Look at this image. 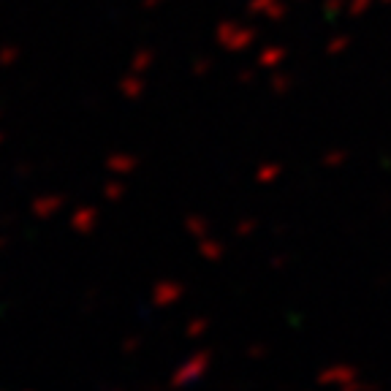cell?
<instances>
[{"label":"cell","instance_id":"28","mask_svg":"<svg viewBox=\"0 0 391 391\" xmlns=\"http://www.w3.org/2000/svg\"><path fill=\"white\" fill-rule=\"evenodd\" d=\"M14 223V215H0V226H11Z\"/></svg>","mask_w":391,"mask_h":391},{"label":"cell","instance_id":"18","mask_svg":"<svg viewBox=\"0 0 391 391\" xmlns=\"http://www.w3.org/2000/svg\"><path fill=\"white\" fill-rule=\"evenodd\" d=\"M370 6H373V0H348L346 9H348V14L350 16H361L367 9H370Z\"/></svg>","mask_w":391,"mask_h":391},{"label":"cell","instance_id":"22","mask_svg":"<svg viewBox=\"0 0 391 391\" xmlns=\"http://www.w3.org/2000/svg\"><path fill=\"white\" fill-rule=\"evenodd\" d=\"M346 158H348V152L334 150V152H331V155H326V158H323V164H326V166H337V164H343Z\"/></svg>","mask_w":391,"mask_h":391},{"label":"cell","instance_id":"31","mask_svg":"<svg viewBox=\"0 0 391 391\" xmlns=\"http://www.w3.org/2000/svg\"><path fill=\"white\" fill-rule=\"evenodd\" d=\"M9 247V237L6 234H0V250H6Z\"/></svg>","mask_w":391,"mask_h":391},{"label":"cell","instance_id":"3","mask_svg":"<svg viewBox=\"0 0 391 391\" xmlns=\"http://www.w3.org/2000/svg\"><path fill=\"white\" fill-rule=\"evenodd\" d=\"M318 383L321 386H340L346 391H353V389H367V383L356 380V370L353 367H329L318 375Z\"/></svg>","mask_w":391,"mask_h":391},{"label":"cell","instance_id":"16","mask_svg":"<svg viewBox=\"0 0 391 391\" xmlns=\"http://www.w3.org/2000/svg\"><path fill=\"white\" fill-rule=\"evenodd\" d=\"M280 171H283V166L280 164H267V166H261V168H258V180L261 182H272V180H277V177H280Z\"/></svg>","mask_w":391,"mask_h":391},{"label":"cell","instance_id":"24","mask_svg":"<svg viewBox=\"0 0 391 391\" xmlns=\"http://www.w3.org/2000/svg\"><path fill=\"white\" fill-rule=\"evenodd\" d=\"M253 228H256V220H242V223L234 228V231H237V237H247Z\"/></svg>","mask_w":391,"mask_h":391},{"label":"cell","instance_id":"7","mask_svg":"<svg viewBox=\"0 0 391 391\" xmlns=\"http://www.w3.org/2000/svg\"><path fill=\"white\" fill-rule=\"evenodd\" d=\"M247 11L250 14H264L267 19H280V16L286 14V6L280 0H250Z\"/></svg>","mask_w":391,"mask_h":391},{"label":"cell","instance_id":"13","mask_svg":"<svg viewBox=\"0 0 391 391\" xmlns=\"http://www.w3.org/2000/svg\"><path fill=\"white\" fill-rule=\"evenodd\" d=\"M283 58H286V49H283V46H269V49H264V52L258 55V63L272 68V65H277Z\"/></svg>","mask_w":391,"mask_h":391},{"label":"cell","instance_id":"9","mask_svg":"<svg viewBox=\"0 0 391 391\" xmlns=\"http://www.w3.org/2000/svg\"><path fill=\"white\" fill-rule=\"evenodd\" d=\"M144 79L136 74V71H131V74H125L120 79V92L125 95V98H131V101H136V98H141L144 95Z\"/></svg>","mask_w":391,"mask_h":391},{"label":"cell","instance_id":"11","mask_svg":"<svg viewBox=\"0 0 391 391\" xmlns=\"http://www.w3.org/2000/svg\"><path fill=\"white\" fill-rule=\"evenodd\" d=\"M152 60H155V52L147 49V46H141V49L134 55V60H131V71H136V74H144V71L152 65Z\"/></svg>","mask_w":391,"mask_h":391},{"label":"cell","instance_id":"33","mask_svg":"<svg viewBox=\"0 0 391 391\" xmlns=\"http://www.w3.org/2000/svg\"><path fill=\"white\" fill-rule=\"evenodd\" d=\"M383 3H391V0H383Z\"/></svg>","mask_w":391,"mask_h":391},{"label":"cell","instance_id":"30","mask_svg":"<svg viewBox=\"0 0 391 391\" xmlns=\"http://www.w3.org/2000/svg\"><path fill=\"white\" fill-rule=\"evenodd\" d=\"M240 82H245V85H250V82H253V74H250V71H245V74H240Z\"/></svg>","mask_w":391,"mask_h":391},{"label":"cell","instance_id":"6","mask_svg":"<svg viewBox=\"0 0 391 391\" xmlns=\"http://www.w3.org/2000/svg\"><path fill=\"white\" fill-rule=\"evenodd\" d=\"M95 223H98V210H95V207H79V210L71 215V231L82 234V237L92 234Z\"/></svg>","mask_w":391,"mask_h":391},{"label":"cell","instance_id":"12","mask_svg":"<svg viewBox=\"0 0 391 391\" xmlns=\"http://www.w3.org/2000/svg\"><path fill=\"white\" fill-rule=\"evenodd\" d=\"M185 228L193 234L196 240H204V237L210 234V223H207L204 218H198V215H191V218L185 220Z\"/></svg>","mask_w":391,"mask_h":391},{"label":"cell","instance_id":"8","mask_svg":"<svg viewBox=\"0 0 391 391\" xmlns=\"http://www.w3.org/2000/svg\"><path fill=\"white\" fill-rule=\"evenodd\" d=\"M139 161H136L131 152H114V155H109L106 158V168L112 171V174H131Z\"/></svg>","mask_w":391,"mask_h":391},{"label":"cell","instance_id":"10","mask_svg":"<svg viewBox=\"0 0 391 391\" xmlns=\"http://www.w3.org/2000/svg\"><path fill=\"white\" fill-rule=\"evenodd\" d=\"M198 253L207 258V261H220V256H223V245L218 240L204 237V240H198Z\"/></svg>","mask_w":391,"mask_h":391},{"label":"cell","instance_id":"27","mask_svg":"<svg viewBox=\"0 0 391 391\" xmlns=\"http://www.w3.org/2000/svg\"><path fill=\"white\" fill-rule=\"evenodd\" d=\"M161 3H164V0H141V6H144V9H158Z\"/></svg>","mask_w":391,"mask_h":391},{"label":"cell","instance_id":"4","mask_svg":"<svg viewBox=\"0 0 391 391\" xmlns=\"http://www.w3.org/2000/svg\"><path fill=\"white\" fill-rule=\"evenodd\" d=\"M182 294H185L182 283H177V280H161L158 286L152 288V301H155V307H168V304H177L182 299Z\"/></svg>","mask_w":391,"mask_h":391},{"label":"cell","instance_id":"14","mask_svg":"<svg viewBox=\"0 0 391 391\" xmlns=\"http://www.w3.org/2000/svg\"><path fill=\"white\" fill-rule=\"evenodd\" d=\"M122 196H125V182L109 180L104 185V198H106V201H120Z\"/></svg>","mask_w":391,"mask_h":391},{"label":"cell","instance_id":"26","mask_svg":"<svg viewBox=\"0 0 391 391\" xmlns=\"http://www.w3.org/2000/svg\"><path fill=\"white\" fill-rule=\"evenodd\" d=\"M28 174H31V166L28 164L16 166V177H28Z\"/></svg>","mask_w":391,"mask_h":391},{"label":"cell","instance_id":"1","mask_svg":"<svg viewBox=\"0 0 391 391\" xmlns=\"http://www.w3.org/2000/svg\"><path fill=\"white\" fill-rule=\"evenodd\" d=\"M212 364V350H198V353H193L188 361H182L180 370H174V375H171V386H191V383H196L198 377L207 375V370H210Z\"/></svg>","mask_w":391,"mask_h":391},{"label":"cell","instance_id":"21","mask_svg":"<svg viewBox=\"0 0 391 391\" xmlns=\"http://www.w3.org/2000/svg\"><path fill=\"white\" fill-rule=\"evenodd\" d=\"M288 87H291V79H288V76H274V79H272V90L274 92H286Z\"/></svg>","mask_w":391,"mask_h":391},{"label":"cell","instance_id":"20","mask_svg":"<svg viewBox=\"0 0 391 391\" xmlns=\"http://www.w3.org/2000/svg\"><path fill=\"white\" fill-rule=\"evenodd\" d=\"M210 68H212V60H210V58H198V60L193 63V74L196 76L210 74Z\"/></svg>","mask_w":391,"mask_h":391},{"label":"cell","instance_id":"19","mask_svg":"<svg viewBox=\"0 0 391 391\" xmlns=\"http://www.w3.org/2000/svg\"><path fill=\"white\" fill-rule=\"evenodd\" d=\"M348 44H350V38H346V36H337V38L326 46V52H329V55H340V52H346L348 49Z\"/></svg>","mask_w":391,"mask_h":391},{"label":"cell","instance_id":"17","mask_svg":"<svg viewBox=\"0 0 391 391\" xmlns=\"http://www.w3.org/2000/svg\"><path fill=\"white\" fill-rule=\"evenodd\" d=\"M210 326V321L207 318H193L191 323H188V337H201L204 331Z\"/></svg>","mask_w":391,"mask_h":391},{"label":"cell","instance_id":"23","mask_svg":"<svg viewBox=\"0 0 391 391\" xmlns=\"http://www.w3.org/2000/svg\"><path fill=\"white\" fill-rule=\"evenodd\" d=\"M139 346H141V340H139V337H128V340L122 343V353H128V356H131V353L139 350Z\"/></svg>","mask_w":391,"mask_h":391},{"label":"cell","instance_id":"5","mask_svg":"<svg viewBox=\"0 0 391 391\" xmlns=\"http://www.w3.org/2000/svg\"><path fill=\"white\" fill-rule=\"evenodd\" d=\"M65 198L68 196L63 193H52V196H36L31 204V212L36 218H41V220H49L55 212H60L65 207Z\"/></svg>","mask_w":391,"mask_h":391},{"label":"cell","instance_id":"32","mask_svg":"<svg viewBox=\"0 0 391 391\" xmlns=\"http://www.w3.org/2000/svg\"><path fill=\"white\" fill-rule=\"evenodd\" d=\"M0 144H3V134H0Z\"/></svg>","mask_w":391,"mask_h":391},{"label":"cell","instance_id":"29","mask_svg":"<svg viewBox=\"0 0 391 391\" xmlns=\"http://www.w3.org/2000/svg\"><path fill=\"white\" fill-rule=\"evenodd\" d=\"M267 350H264V346H253L250 348V356H264Z\"/></svg>","mask_w":391,"mask_h":391},{"label":"cell","instance_id":"2","mask_svg":"<svg viewBox=\"0 0 391 391\" xmlns=\"http://www.w3.org/2000/svg\"><path fill=\"white\" fill-rule=\"evenodd\" d=\"M218 41L226 46L228 52H240V49H247V46L256 41L258 31L256 28H245V25H237V22H220L218 28Z\"/></svg>","mask_w":391,"mask_h":391},{"label":"cell","instance_id":"15","mask_svg":"<svg viewBox=\"0 0 391 391\" xmlns=\"http://www.w3.org/2000/svg\"><path fill=\"white\" fill-rule=\"evenodd\" d=\"M19 46L16 44H6V46H0V65L3 68H9V65H14L16 60H19Z\"/></svg>","mask_w":391,"mask_h":391},{"label":"cell","instance_id":"25","mask_svg":"<svg viewBox=\"0 0 391 391\" xmlns=\"http://www.w3.org/2000/svg\"><path fill=\"white\" fill-rule=\"evenodd\" d=\"M343 6H348L346 0H329V6H323V11H326V14H337V11H340V9H343Z\"/></svg>","mask_w":391,"mask_h":391}]
</instances>
